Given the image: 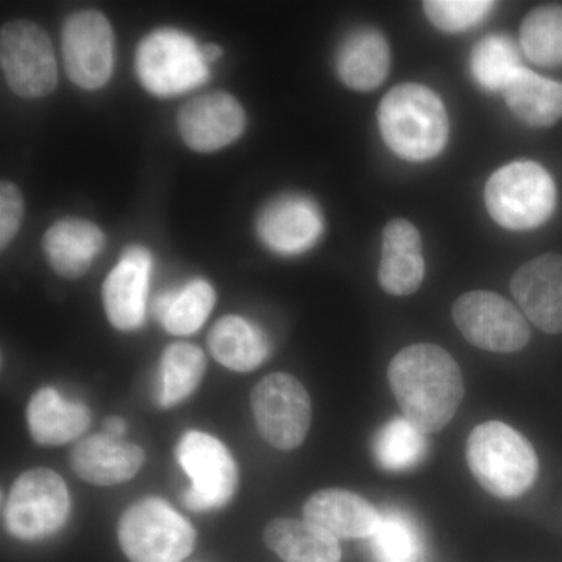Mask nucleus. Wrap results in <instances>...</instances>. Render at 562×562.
<instances>
[{
    "label": "nucleus",
    "mask_w": 562,
    "mask_h": 562,
    "mask_svg": "<svg viewBox=\"0 0 562 562\" xmlns=\"http://www.w3.org/2000/svg\"><path fill=\"white\" fill-rule=\"evenodd\" d=\"M387 382L403 417L424 435L443 430L464 398L460 366L435 344H413L398 351L387 368Z\"/></svg>",
    "instance_id": "obj_1"
},
{
    "label": "nucleus",
    "mask_w": 562,
    "mask_h": 562,
    "mask_svg": "<svg viewBox=\"0 0 562 562\" xmlns=\"http://www.w3.org/2000/svg\"><path fill=\"white\" fill-rule=\"evenodd\" d=\"M379 127L384 143L403 160H431L449 139V116L441 99L416 83L398 85L384 95Z\"/></svg>",
    "instance_id": "obj_2"
},
{
    "label": "nucleus",
    "mask_w": 562,
    "mask_h": 562,
    "mask_svg": "<svg viewBox=\"0 0 562 562\" xmlns=\"http://www.w3.org/2000/svg\"><path fill=\"white\" fill-rule=\"evenodd\" d=\"M465 460L484 491L503 501L530 491L539 473L531 442L501 420L476 425L465 443Z\"/></svg>",
    "instance_id": "obj_3"
},
{
    "label": "nucleus",
    "mask_w": 562,
    "mask_h": 562,
    "mask_svg": "<svg viewBox=\"0 0 562 562\" xmlns=\"http://www.w3.org/2000/svg\"><path fill=\"white\" fill-rule=\"evenodd\" d=\"M484 202L492 220L502 227L531 231L552 216L557 187L549 171L538 162L513 161L492 173Z\"/></svg>",
    "instance_id": "obj_4"
},
{
    "label": "nucleus",
    "mask_w": 562,
    "mask_h": 562,
    "mask_svg": "<svg viewBox=\"0 0 562 562\" xmlns=\"http://www.w3.org/2000/svg\"><path fill=\"white\" fill-rule=\"evenodd\" d=\"M135 69L144 90L157 98H176L210 77L201 44L176 29H158L144 36L136 49Z\"/></svg>",
    "instance_id": "obj_5"
},
{
    "label": "nucleus",
    "mask_w": 562,
    "mask_h": 562,
    "mask_svg": "<svg viewBox=\"0 0 562 562\" xmlns=\"http://www.w3.org/2000/svg\"><path fill=\"white\" fill-rule=\"evenodd\" d=\"M122 552L132 562H181L195 546V530L161 498H144L122 514Z\"/></svg>",
    "instance_id": "obj_6"
},
{
    "label": "nucleus",
    "mask_w": 562,
    "mask_h": 562,
    "mask_svg": "<svg viewBox=\"0 0 562 562\" xmlns=\"http://www.w3.org/2000/svg\"><path fill=\"white\" fill-rule=\"evenodd\" d=\"M70 497L65 480L50 469H32L11 487L5 527L24 541H38L60 530L68 520Z\"/></svg>",
    "instance_id": "obj_7"
},
{
    "label": "nucleus",
    "mask_w": 562,
    "mask_h": 562,
    "mask_svg": "<svg viewBox=\"0 0 562 562\" xmlns=\"http://www.w3.org/2000/svg\"><path fill=\"white\" fill-rule=\"evenodd\" d=\"M0 65L7 85L20 98H46L57 88L54 46L47 33L31 21L14 20L2 25Z\"/></svg>",
    "instance_id": "obj_8"
},
{
    "label": "nucleus",
    "mask_w": 562,
    "mask_h": 562,
    "mask_svg": "<svg viewBox=\"0 0 562 562\" xmlns=\"http://www.w3.org/2000/svg\"><path fill=\"white\" fill-rule=\"evenodd\" d=\"M251 412L265 441L283 452L302 446L312 425L308 392L290 373L261 379L251 391Z\"/></svg>",
    "instance_id": "obj_9"
},
{
    "label": "nucleus",
    "mask_w": 562,
    "mask_h": 562,
    "mask_svg": "<svg viewBox=\"0 0 562 562\" xmlns=\"http://www.w3.org/2000/svg\"><path fill=\"white\" fill-rule=\"evenodd\" d=\"M177 460L191 479L183 495L194 512H210L227 505L238 486V468L227 447L202 431H188L177 446Z\"/></svg>",
    "instance_id": "obj_10"
},
{
    "label": "nucleus",
    "mask_w": 562,
    "mask_h": 562,
    "mask_svg": "<svg viewBox=\"0 0 562 562\" xmlns=\"http://www.w3.org/2000/svg\"><path fill=\"white\" fill-rule=\"evenodd\" d=\"M452 314L462 336L479 349L513 353L530 342L524 314L495 292H465L453 303Z\"/></svg>",
    "instance_id": "obj_11"
},
{
    "label": "nucleus",
    "mask_w": 562,
    "mask_h": 562,
    "mask_svg": "<svg viewBox=\"0 0 562 562\" xmlns=\"http://www.w3.org/2000/svg\"><path fill=\"white\" fill-rule=\"evenodd\" d=\"M63 60L74 85L94 91L109 83L114 68V32L98 10H80L63 25Z\"/></svg>",
    "instance_id": "obj_12"
},
{
    "label": "nucleus",
    "mask_w": 562,
    "mask_h": 562,
    "mask_svg": "<svg viewBox=\"0 0 562 562\" xmlns=\"http://www.w3.org/2000/svg\"><path fill=\"white\" fill-rule=\"evenodd\" d=\"M246 111L224 91L190 99L179 111L177 127L190 149L209 154L235 143L246 131Z\"/></svg>",
    "instance_id": "obj_13"
},
{
    "label": "nucleus",
    "mask_w": 562,
    "mask_h": 562,
    "mask_svg": "<svg viewBox=\"0 0 562 562\" xmlns=\"http://www.w3.org/2000/svg\"><path fill=\"white\" fill-rule=\"evenodd\" d=\"M512 292L539 330L562 333V255L547 254L525 262L513 276Z\"/></svg>",
    "instance_id": "obj_14"
},
{
    "label": "nucleus",
    "mask_w": 562,
    "mask_h": 562,
    "mask_svg": "<svg viewBox=\"0 0 562 562\" xmlns=\"http://www.w3.org/2000/svg\"><path fill=\"white\" fill-rule=\"evenodd\" d=\"M151 265L149 250L140 246L128 247L103 281V308L117 330L133 331L143 325Z\"/></svg>",
    "instance_id": "obj_15"
},
{
    "label": "nucleus",
    "mask_w": 562,
    "mask_h": 562,
    "mask_svg": "<svg viewBox=\"0 0 562 562\" xmlns=\"http://www.w3.org/2000/svg\"><path fill=\"white\" fill-rule=\"evenodd\" d=\"M257 228L269 249L281 255H297L319 241L324 222L316 203L308 198L283 195L261 211Z\"/></svg>",
    "instance_id": "obj_16"
},
{
    "label": "nucleus",
    "mask_w": 562,
    "mask_h": 562,
    "mask_svg": "<svg viewBox=\"0 0 562 562\" xmlns=\"http://www.w3.org/2000/svg\"><path fill=\"white\" fill-rule=\"evenodd\" d=\"M146 454L136 443L99 435L83 439L70 452V468L95 486L128 482L143 468Z\"/></svg>",
    "instance_id": "obj_17"
},
{
    "label": "nucleus",
    "mask_w": 562,
    "mask_h": 562,
    "mask_svg": "<svg viewBox=\"0 0 562 562\" xmlns=\"http://www.w3.org/2000/svg\"><path fill=\"white\" fill-rule=\"evenodd\" d=\"M303 516L336 539L371 538L382 520L372 503L346 490L316 492L303 506Z\"/></svg>",
    "instance_id": "obj_18"
},
{
    "label": "nucleus",
    "mask_w": 562,
    "mask_h": 562,
    "mask_svg": "<svg viewBox=\"0 0 562 562\" xmlns=\"http://www.w3.org/2000/svg\"><path fill=\"white\" fill-rule=\"evenodd\" d=\"M420 233L405 220H394L384 227L379 281L387 294L412 295L424 280Z\"/></svg>",
    "instance_id": "obj_19"
},
{
    "label": "nucleus",
    "mask_w": 562,
    "mask_h": 562,
    "mask_svg": "<svg viewBox=\"0 0 562 562\" xmlns=\"http://www.w3.org/2000/svg\"><path fill=\"white\" fill-rule=\"evenodd\" d=\"M105 246V236L98 225L79 217L55 222L43 238L47 261L58 276L74 280L90 271L99 251Z\"/></svg>",
    "instance_id": "obj_20"
},
{
    "label": "nucleus",
    "mask_w": 562,
    "mask_h": 562,
    "mask_svg": "<svg viewBox=\"0 0 562 562\" xmlns=\"http://www.w3.org/2000/svg\"><path fill=\"white\" fill-rule=\"evenodd\" d=\"M390 44L379 31L358 29L351 32L336 54L339 79L350 90H375L390 72Z\"/></svg>",
    "instance_id": "obj_21"
},
{
    "label": "nucleus",
    "mask_w": 562,
    "mask_h": 562,
    "mask_svg": "<svg viewBox=\"0 0 562 562\" xmlns=\"http://www.w3.org/2000/svg\"><path fill=\"white\" fill-rule=\"evenodd\" d=\"M29 428L41 446H63L80 438L91 424V414L81 403L69 402L54 387H43L29 403Z\"/></svg>",
    "instance_id": "obj_22"
},
{
    "label": "nucleus",
    "mask_w": 562,
    "mask_h": 562,
    "mask_svg": "<svg viewBox=\"0 0 562 562\" xmlns=\"http://www.w3.org/2000/svg\"><path fill=\"white\" fill-rule=\"evenodd\" d=\"M262 536L284 562H341L338 539L306 520H272Z\"/></svg>",
    "instance_id": "obj_23"
},
{
    "label": "nucleus",
    "mask_w": 562,
    "mask_h": 562,
    "mask_svg": "<svg viewBox=\"0 0 562 562\" xmlns=\"http://www.w3.org/2000/svg\"><path fill=\"white\" fill-rule=\"evenodd\" d=\"M211 353L227 369L250 372L266 361L269 341L260 328L239 316H225L209 335Z\"/></svg>",
    "instance_id": "obj_24"
},
{
    "label": "nucleus",
    "mask_w": 562,
    "mask_h": 562,
    "mask_svg": "<svg viewBox=\"0 0 562 562\" xmlns=\"http://www.w3.org/2000/svg\"><path fill=\"white\" fill-rule=\"evenodd\" d=\"M503 92L513 113L531 127H549L562 117L560 81L522 68Z\"/></svg>",
    "instance_id": "obj_25"
},
{
    "label": "nucleus",
    "mask_w": 562,
    "mask_h": 562,
    "mask_svg": "<svg viewBox=\"0 0 562 562\" xmlns=\"http://www.w3.org/2000/svg\"><path fill=\"white\" fill-rule=\"evenodd\" d=\"M216 303V292L206 280H192L177 291L162 292L154 303V314L162 327L177 336L201 330Z\"/></svg>",
    "instance_id": "obj_26"
},
{
    "label": "nucleus",
    "mask_w": 562,
    "mask_h": 562,
    "mask_svg": "<svg viewBox=\"0 0 562 562\" xmlns=\"http://www.w3.org/2000/svg\"><path fill=\"white\" fill-rule=\"evenodd\" d=\"M205 369V353L198 346L176 342L166 347L160 361V405L171 408L190 397L202 382Z\"/></svg>",
    "instance_id": "obj_27"
},
{
    "label": "nucleus",
    "mask_w": 562,
    "mask_h": 562,
    "mask_svg": "<svg viewBox=\"0 0 562 562\" xmlns=\"http://www.w3.org/2000/svg\"><path fill=\"white\" fill-rule=\"evenodd\" d=\"M372 450L384 471H409L424 460L427 439L406 417H394L376 432Z\"/></svg>",
    "instance_id": "obj_28"
},
{
    "label": "nucleus",
    "mask_w": 562,
    "mask_h": 562,
    "mask_svg": "<svg viewBox=\"0 0 562 562\" xmlns=\"http://www.w3.org/2000/svg\"><path fill=\"white\" fill-rule=\"evenodd\" d=\"M520 46L538 66H561L562 7L542 5L531 10L520 27Z\"/></svg>",
    "instance_id": "obj_29"
},
{
    "label": "nucleus",
    "mask_w": 562,
    "mask_h": 562,
    "mask_svg": "<svg viewBox=\"0 0 562 562\" xmlns=\"http://www.w3.org/2000/svg\"><path fill=\"white\" fill-rule=\"evenodd\" d=\"M520 69L519 52L508 36H486L472 52L473 79L486 91H505Z\"/></svg>",
    "instance_id": "obj_30"
},
{
    "label": "nucleus",
    "mask_w": 562,
    "mask_h": 562,
    "mask_svg": "<svg viewBox=\"0 0 562 562\" xmlns=\"http://www.w3.org/2000/svg\"><path fill=\"white\" fill-rule=\"evenodd\" d=\"M373 554L382 562H412L422 553L419 528L401 512H387L371 536Z\"/></svg>",
    "instance_id": "obj_31"
},
{
    "label": "nucleus",
    "mask_w": 562,
    "mask_h": 562,
    "mask_svg": "<svg viewBox=\"0 0 562 562\" xmlns=\"http://www.w3.org/2000/svg\"><path fill=\"white\" fill-rule=\"evenodd\" d=\"M494 7L486 0H427L424 11L439 31L464 32L482 22Z\"/></svg>",
    "instance_id": "obj_32"
},
{
    "label": "nucleus",
    "mask_w": 562,
    "mask_h": 562,
    "mask_svg": "<svg viewBox=\"0 0 562 562\" xmlns=\"http://www.w3.org/2000/svg\"><path fill=\"white\" fill-rule=\"evenodd\" d=\"M24 216V201L20 188L11 181L0 184V249L5 250L16 238Z\"/></svg>",
    "instance_id": "obj_33"
},
{
    "label": "nucleus",
    "mask_w": 562,
    "mask_h": 562,
    "mask_svg": "<svg viewBox=\"0 0 562 562\" xmlns=\"http://www.w3.org/2000/svg\"><path fill=\"white\" fill-rule=\"evenodd\" d=\"M105 428L111 438L117 439L120 436L124 435L127 425H125L124 419H121V417H109L105 422Z\"/></svg>",
    "instance_id": "obj_34"
},
{
    "label": "nucleus",
    "mask_w": 562,
    "mask_h": 562,
    "mask_svg": "<svg viewBox=\"0 0 562 562\" xmlns=\"http://www.w3.org/2000/svg\"><path fill=\"white\" fill-rule=\"evenodd\" d=\"M202 54L203 58H205V61L209 63V65H211V63L220 60L222 49L220 46H216V44L213 43L203 44Z\"/></svg>",
    "instance_id": "obj_35"
},
{
    "label": "nucleus",
    "mask_w": 562,
    "mask_h": 562,
    "mask_svg": "<svg viewBox=\"0 0 562 562\" xmlns=\"http://www.w3.org/2000/svg\"><path fill=\"white\" fill-rule=\"evenodd\" d=\"M403 562H408V561H403Z\"/></svg>",
    "instance_id": "obj_36"
}]
</instances>
